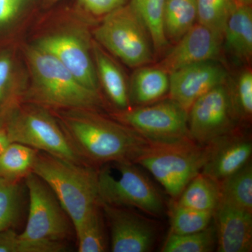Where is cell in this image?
<instances>
[{
  "mask_svg": "<svg viewBox=\"0 0 252 252\" xmlns=\"http://www.w3.org/2000/svg\"><path fill=\"white\" fill-rule=\"evenodd\" d=\"M61 127L83 161L99 167L113 162H135L150 143L135 130L87 109H67Z\"/></svg>",
  "mask_w": 252,
  "mask_h": 252,
  "instance_id": "1",
  "label": "cell"
},
{
  "mask_svg": "<svg viewBox=\"0 0 252 252\" xmlns=\"http://www.w3.org/2000/svg\"><path fill=\"white\" fill-rule=\"evenodd\" d=\"M165 2L166 0H131L130 4L147 28L158 53L163 51L168 44L163 24Z\"/></svg>",
  "mask_w": 252,
  "mask_h": 252,
  "instance_id": "24",
  "label": "cell"
},
{
  "mask_svg": "<svg viewBox=\"0 0 252 252\" xmlns=\"http://www.w3.org/2000/svg\"><path fill=\"white\" fill-rule=\"evenodd\" d=\"M59 60L77 80L98 91V77L85 41L75 34L59 33L41 38L36 44Z\"/></svg>",
  "mask_w": 252,
  "mask_h": 252,
  "instance_id": "14",
  "label": "cell"
},
{
  "mask_svg": "<svg viewBox=\"0 0 252 252\" xmlns=\"http://www.w3.org/2000/svg\"><path fill=\"white\" fill-rule=\"evenodd\" d=\"M171 234L196 233L207 228L213 222L214 212L200 211L182 206L172 200L169 208Z\"/></svg>",
  "mask_w": 252,
  "mask_h": 252,
  "instance_id": "27",
  "label": "cell"
},
{
  "mask_svg": "<svg viewBox=\"0 0 252 252\" xmlns=\"http://www.w3.org/2000/svg\"><path fill=\"white\" fill-rule=\"evenodd\" d=\"M94 56L97 77L112 103L119 111L130 108L129 89L122 71L97 46L94 47Z\"/></svg>",
  "mask_w": 252,
  "mask_h": 252,
  "instance_id": "19",
  "label": "cell"
},
{
  "mask_svg": "<svg viewBox=\"0 0 252 252\" xmlns=\"http://www.w3.org/2000/svg\"><path fill=\"white\" fill-rule=\"evenodd\" d=\"M37 152L28 146L11 142L0 154V178L24 180L32 172Z\"/></svg>",
  "mask_w": 252,
  "mask_h": 252,
  "instance_id": "25",
  "label": "cell"
},
{
  "mask_svg": "<svg viewBox=\"0 0 252 252\" xmlns=\"http://www.w3.org/2000/svg\"><path fill=\"white\" fill-rule=\"evenodd\" d=\"M220 200V182L200 172L189 182L175 202L194 210L215 212Z\"/></svg>",
  "mask_w": 252,
  "mask_h": 252,
  "instance_id": "20",
  "label": "cell"
},
{
  "mask_svg": "<svg viewBox=\"0 0 252 252\" xmlns=\"http://www.w3.org/2000/svg\"><path fill=\"white\" fill-rule=\"evenodd\" d=\"M168 73L161 67H140L134 74L131 83L130 103L147 105L162 99L169 93Z\"/></svg>",
  "mask_w": 252,
  "mask_h": 252,
  "instance_id": "18",
  "label": "cell"
},
{
  "mask_svg": "<svg viewBox=\"0 0 252 252\" xmlns=\"http://www.w3.org/2000/svg\"><path fill=\"white\" fill-rule=\"evenodd\" d=\"M217 248V236L213 222L201 231L189 234L169 233L162 252H211Z\"/></svg>",
  "mask_w": 252,
  "mask_h": 252,
  "instance_id": "28",
  "label": "cell"
},
{
  "mask_svg": "<svg viewBox=\"0 0 252 252\" xmlns=\"http://www.w3.org/2000/svg\"><path fill=\"white\" fill-rule=\"evenodd\" d=\"M23 182L0 178V232L14 229L21 220L24 202Z\"/></svg>",
  "mask_w": 252,
  "mask_h": 252,
  "instance_id": "26",
  "label": "cell"
},
{
  "mask_svg": "<svg viewBox=\"0 0 252 252\" xmlns=\"http://www.w3.org/2000/svg\"><path fill=\"white\" fill-rule=\"evenodd\" d=\"M29 195V212L21 237L30 240L67 243L74 234V225L53 190L31 172L24 180Z\"/></svg>",
  "mask_w": 252,
  "mask_h": 252,
  "instance_id": "8",
  "label": "cell"
},
{
  "mask_svg": "<svg viewBox=\"0 0 252 252\" xmlns=\"http://www.w3.org/2000/svg\"><path fill=\"white\" fill-rule=\"evenodd\" d=\"M67 250L66 243L30 240L12 228L0 232V252H63Z\"/></svg>",
  "mask_w": 252,
  "mask_h": 252,
  "instance_id": "30",
  "label": "cell"
},
{
  "mask_svg": "<svg viewBox=\"0 0 252 252\" xmlns=\"http://www.w3.org/2000/svg\"><path fill=\"white\" fill-rule=\"evenodd\" d=\"M201 173L220 182L251 162V136L235 128L206 144Z\"/></svg>",
  "mask_w": 252,
  "mask_h": 252,
  "instance_id": "13",
  "label": "cell"
},
{
  "mask_svg": "<svg viewBox=\"0 0 252 252\" xmlns=\"http://www.w3.org/2000/svg\"><path fill=\"white\" fill-rule=\"evenodd\" d=\"M196 19V0H166L163 24L167 40H180Z\"/></svg>",
  "mask_w": 252,
  "mask_h": 252,
  "instance_id": "23",
  "label": "cell"
},
{
  "mask_svg": "<svg viewBox=\"0 0 252 252\" xmlns=\"http://www.w3.org/2000/svg\"><path fill=\"white\" fill-rule=\"evenodd\" d=\"M126 0H79L81 4L91 14L96 16L107 15L122 7Z\"/></svg>",
  "mask_w": 252,
  "mask_h": 252,
  "instance_id": "32",
  "label": "cell"
},
{
  "mask_svg": "<svg viewBox=\"0 0 252 252\" xmlns=\"http://www.w3.org/2000/svg\"><path fill=\"white\" fill-rule=\"evenodd\" d=\"M238 126L230 90L225 84L203 94L189 110V135L201 145H206Z\"/></svg>",
  "mask_w": 252,
  "mask_h": 252,
  "instance_id": "10",
  "label": "cell"
},
{
  "mask_svg": "<svg viewBox=\"0 0 252 252\" xmlns=\"http://www.w3.org/2000/svg\"><path fill=\"white\" fill-rule=\"evenodd\" d=\"M213 223L219 252H250L252 250V212L220 201Z\"/></svg>",
  "mask_w": 252,
  "mask_h": 252,
  "instance_id": "16",
  "label": "cell"
},
{
  "mask_svg": "<svg viewBox=\"0 0 252 252\" xmlns=\"http://www.w3.org/2000/svg\"><path fill=\"white\" fill-rule=\"evenodd\" d=\"M205 158V146L192 139L172 142H150L135 163L150 172L175 200L189 182L201 172Z\"/></svg>",
  "mask_w": 252,
  "mask_h": 252,
  "instance_id": "4",
  "label": "cell"
},
{
  "mask_svg": "<svg viewBox=\"0 0 252 252\" xmlns=\"http://www.w3.org/2000/svg\"><path fill=\"white\" fill-rule=\"evenodd\" d=\"M225 68L214 61L194 63L169 74L170 98L188 111L194 102L214 88L224 84Z\"/></svg>",
  "mask_w": 252,
  "mask_h": 252,
  "instance_id": "12",
  "label": "cell"
},
{
  "mask_svg": "<svg viewBox=\"0 0 252 252\" xmlns=\"http://www.w3.org/2000/svg\"><path fill=\"white\" fill-rule=\"evenodd\" d=\"M100 205L110 233L111 252H148L153 249L158 236L153 220L128 207Z\"/></svg>",
  "mask_w": 252,
  "mask_h": 252,
  "instance_id": "11",
  "label": "cell"
},
{
  "mask_svg": "<svg viewBox=\"0 0 252 252\" xmlns=\"http://www.w3.org/2000/svg\"><path fill=\"white\" fill-rule=\"evenodd\" d=\"M101 205L93 209L82 221L74 227L79 252H104L109 250V238Z\"/></svg>",
  "mask_w": 252,
  "mask_h": 252,
  "instance_id": "21",
  "label": "cell"
},
{
  "mask_svg": "<svg viewBox=\"0 0 252 252\" xmlns=\"http://www.w3.org/2000/svg\"><path fill=\"white\" fill-rule=\"evenodd\" d=\"M27 59L33 79L29 100L54 109L95 111L102 107L98 91L81 84L53 55L31 46Z\"/></svg>",
  "mask_w": 252,
  "mask_h": 252,
  "instance_id": "3",
  "label": "cell"
},
{
  "mask_svg": "<svg viewBox=\"0 0 252 252\" xmlns=\"http://www.w3.org/2000/svg\"><path fill=\"white\" fill-rule=\"evenodd\" d=\"M98 198L100 205L137 209L152 217L163 216L166 210L160 190L133 162L99 167Z\"/></svg>",
  "mask_w": 252,
  "mask_h": 252,
  "instance_id": "5",
  "label": "cell"
},
{
  "mask_svg": "<svg viewBox=\"0 0 252 252\" xmlns=\"http://www.w3.org/2000/svg\"><path fill=\"white\" fill-rule=\"evenodd\" d=\"M94 36L101 45L130 67H142L153 59L148 31L130 5L106 15L94 31Z\"/></svg>",
  "mask_w": 252,
  "mask_h": 252,
  "instance_id": "7",
  "label": "cell"
},
{
  "mask_svg": "<svg viewBox=\"0 0 252 252\" xmlns=\"http://www.w3.org/2000/svg\"><path fill=\"white\" fill-rule=\"evenodd\" d=\"M12 72V62L7 56H0V112L9 101V85Z\"/></svg>",
  "mask_w": 252,
  "mask_h": 252,
  "instance_id": "33",
  "label": "cell"
},
{
  "mask_svg": "<svg viewBox=\"0 0 252 252\" xmlns=\"http://www.w3.org/2000/svg\"><path fill=\"white\" fill-rule=\"evenodd\" d=\"M220 201L252 212L251 162L220 182Z\"/></svg>",
  "mask_w": 252,
  "mask_h": 252,
  "instance_id": "22",
  "label": "cell"
},
{
  "mask_svg": "<svg viewBox=\"0 0 252 252\" xmlns=\"http://www.w3.org/2000/svg\"><path fill=\"white\" fill-rule=\"evenodd\" d=\"M11 143L4 127H0V154Z\"/></svg>",
  "mask_w": 252,
  "mask_h": 252,
  "instance_id": "35",
  "label": "cell"
},
{
  "mask_svg": "<svg viewBox=\"0 0 252 252\" xmlns=\"http://www.w3.org/2000/svg\"><path fill=\"white\" fill-rule=\"evenodd\" d=\"M198 23L223 37L225 24L238 6L235 0H196Z\"/></svg>",
  "mask_w": 252,
  "mask_h": 252,
  "instance_id": "29",
  "label": "cell"
},
{
  "mask_svg": "<svg viewBox=\"0 0 252 252\" xmlns=\"http://www.w3.org/2000/svg\"><path fill=\"white\" fill-rule=\"evenodd\" d=\"M228 51L237 59L248 61L252 55V9L238 5L225 24L223 39Z\"/></svg>",
  "mask_w": 252,
  "mask_h": 252,
  "instance_id": "17",
  "label": "cell"
},
{
  "mask_svg": "<svg viewBox=\"0 0 252 252\" xmlns=\"http://www.w3.org/2000/svg\"><path fill=\"white\" fill-rule=\"evenodd\" d=\"M4 127L11 142L68 161L87 165L73 149L59 121L41 106L16 109Z\"/></svg>",
  "mask_w": 252,
  "mask_h": 252,
  "instance_id": "6",
  "label": "cell"
},
{
  "mask_svg": "<svg viewBox=\"0 0 252 252\" xmlns=\"http://www.w3.org/2000/svg\"><path fill=\"white\" fill-rule=\"evenodd\" d=\"M223 37L200 23H195L166 55L161 68L170 74L194 63L216 60Z\"/></svg>",
  "mask_w": 252,
  "mask_h": 252,
  "instance_id": "15",
  "label": "cell"
},
{
  "mask_svg": "<svg viewBox=\"0 0 252 252\" xmlns=\"http://www.w3.org/2000/svg\"><path fill=\"white\" fill-rule=\"evenodd\" d=\"M189 112L173 99H160L147 105L119 111L114 119L152 142H172L191 139Z\"/></svg>",
  "mask_w": 252,
  "mask_h": 252,
  "instance_id": "9",
  "label": "cell"
},
{
  "mask_svg": "<svg viewBox=\"0 0 252 252\" xmlns=\"http://www.w3.org/2000/svg\"><path fill=\"white\" fill-rule=\"evenodd\" d=\"M230 98L235 117L238 124L249 122L252 114V74L245 71L240 74L236 88L233 92L230 91Z\"/></svg>",
  "mask_w": 252,
  "mask_h": 252,
  "instance_id": "31",
  "label": "cell"
},
{
  "mask_svg": "<svg viewBox=\"0 0 252 252\" xmlns=\"http://www.w3.org/2000/svg\"><path fill=\"white\" fill-rule=\"evenodd\" d=\"M32 172L53 190L74 227L99 205L98 167L38 151Z\"/></svg>",
  "mask_w": 252,
  "mask_h": 252,
  "instance_id": "2",
  "label": "cell"
},
{
  "mask_svg": "<svg viewBox=\"0 0 252 252\" xmlns=\"http://www.w3.org/2000/svg\"><path fill=\"white\" fill-rule=\"evenodd\" d=\"M238 5H248L251 6L252 0H235Z\"/></svg>",
  "mask_w": 252,
  "mask_h": 252,
  "instance_id": "36",
  "label": "cell"
},
{
  "mask_svg": "<svg viewBox=\"0 0 252 252\" xmlns=\"http://www.w3.org/2000/svg\"><path fill=\"white\" fill-rule=\"evenodd\" d=\"M21 0H0V25L9 22L17 14Z\"/></svg>",
  "mask_w": 252,
  "mask_h": 252,
  "instance_id": "34",
  "label": "cell"
}]
</instances>
